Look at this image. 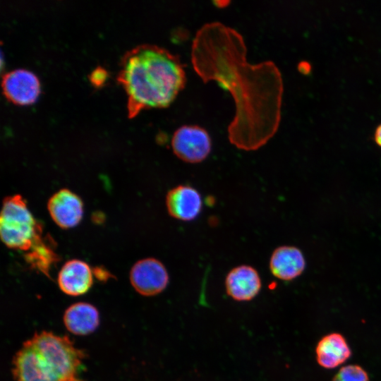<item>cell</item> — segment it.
Here are the masks:
<instances>
[{
	"label": "cell",
	"mask_w": 381,
	"mask_h": 381,
	"mask_svg": "<svg viewBox=\"0 0 381 381\" xmlns=\"http://www.w3.org/2000/svg\"><path fill=\"white\" fill-rule=\"evenodd\" d=\"M242 35L220 22L204 24L191 47V61L206 83L215 80L233 97L236 112L228 126L229 142L256 150L276 133L281 119L283 82L271 61L251 64Z\"/></svg>",
	"instance_id": "6da1fadb"
},
{
	"label": "cell",
	"mask_w": 381,
	"mask_h": 381,
	"mask_svg": "<svg viewBox=\"0 0 381 381\" xmlns=\"http://www.w3.org/2000/svg\"><path fill=\"white\" fill-rule=\"evenodd\" d=\"M117 80L128 96V117L141 110L168 107L184 87V66L180 58L155 44L138 45L121 61Z\"/></svg>",
	"instance_id": "7a4b0ae2"
},
{
	"label": "cell",
	"mask_w": 381,
	"mask_h": 381,
	"mask_svg": "<svg viewBox=\"0 0 381 381\" xmlns=\"http://www.w3.org/2000/svg\"><path fill=\"white\" fill-rule=\"evenodd\" d=\"M42 234V226L35 220L20 195L15 194L4 199L0 235L6 246L27 252Z\"/></svg>",
	"instance_id": "3957f363"
},
{
	"label": "cell",
	"mask_w": 381,
	"mask_h": 381,
	"mask_svg": "<svg viewBox=\"0 0 381 381\" xmlns=\"http://www.w3.org/2000/svg\"><path fill=\"white\" fill-rule=\"evenodd\" d=\"M30 340L61 381H83L80 373L85 352L75 347L67 336L42 331L35 333Z\"/></svg>",
	"instance_id": "277c9868"
},
{
	"label": "cell",
	"mask_w": 381,
	"mask_h": 381,
	"mask_svg": "<svg viewBox=\"0 0 381 381\" xmlns=\"http://www.w3.org/2000/svg\"><path fill=\"white\" fill-rule=\"evenodd\" d=\"M175 156L188 164L203 162L212 149V140L207 131L197 125H183L177 128L171 138Z\"/></svg>",
	"instance_id": "5b68a950"
},
{
	"label": "cell",
	"mask_w": 381,
	"mask_h": 381,
	"mask_svg": "<svg viewBox=\"0 0 381 381\" xmlns=\"http://www.w3.org/2000/svg\"><path fill=\"white\" fill-rule=\"evenodd\" d=\"M130 282L133 289L144 296H154L165 290L169 274L165 265L158 259L146 258L138 260L130 271Z\"/></svg>",
	"instance_id": "8992f818"
},
{
	"label": "cell",
	"mask_w": 381,
	"mask_h": 381,
	"mask_svg": "<svg viewBox=\"0 0 381 381\" xmlns=\"http://www.w3.org/2000/svg\"><path fill=\"white\" fill-rule=\"evenodd\" d=\"M12 372L16 381H61L30 339L14 356Z\"/></svg>",
	"instance_id": "52a82bcc"
},
{
	"label": "cell",
	"mask_w": 381,
	"mask_h": 381,
	"mask_svg": "<svg viewBox=\"0 0 381 381\" xmlns=\"http://www.w3.org/2000/svg\"><path fill=\"white\" fill-rule=\"evenodd\" d=\"M165 206L172 218L181 222H191L200 215L203 202L200 193L195 188L180 184L167 191Z\"/></svg>",
	"instance_id": "ba28073f"
},
{
	"label": "cell",
	"mask_w": 381,
	"mask_h": 381,
	"mask_svg": "<svg viewBox=\"0 0 381 381\" xmlns=\"http://www.w3.org/2000/svg\"><path fill=\"white\" fill-rule=\"evenodd\" d=\"M47 210L54 223L64 229L78 225L84 213L82 199L68 188L60 189L49 198Z\"/></svg>",
	"instance_id": "9c48e42d"
},
{
	"label": "cell",
	"mask_w": 381,
	"mask_h": 381,
	"mask_svg": "<svg viewBox=\"0 0 381 381\" xmlns=\"http://www.w3.org/2000/svg\"><path fill=\"white\" fill-rule=\"evenodd\" d=\"M1 84L5 97L20 105L35 102L40 92L37 77L32 72L24 68L5 73L2 76Z\"/></svg>",
	"instance_id": "30bf717a"
},
{
	"label": "cell",
	"mask_w": 381,
	"mask_h": 381,
	"mask_svg": "<svg viewBox=\"0 0 381 381\" xmlns=\"http://www.w3.org/2000/svg\"><path fill=\"white\" fill-rule=\"evenodd\" d=\"M224 285L227 295L234 301H249L260 293L262 280L254 267L240 265L228 272Z\"/></svg>",
	"instance_id": "8fae6325"
},
{
	"label": "cell",
	"mask_w": 381,
	"mask_h": 381,
	"mask_svg": "<svg viewBox=\"0 0 381 381\" xmlns=\"http://www.w3.org/2000/svg\"><path fill=\"white\" fill-rule=\"evenodd\" d=\"M306 260L298 247L283 245L277 247L269 260L271 274L282 281H292L301 276L306 268Z\"/></svg>",
	"instance_id": "7c38bea8"
},
{
	"label": "cell",
	"mask_w": 381,
	"mask_h": 381,
	"mask_svg": "<svg viewBox=\"0 0 381 381\" xmlns=\"http://www.w3.org/2000/svg\"><path fill=\"white\" fill-rule=\"evenodd\" d=\"M57 283L64 294L78 296L86 294L93 283V271L90 265L78 259L66 261L59 272Z\"/></svg>",
	"instance_id": "4fadbf2b"
},
{
	"label": "cell",
	"mask_w": 381,
	"mask_h": 381,
	"mask_svg": "<svg viewBox=\"0 0 381 381\" xmlns=\"http://www.w3.org/2000/svg\"><path fill=\"white\" fill-rule=\"evenodd\" d=\"M316 361L322 368H335L351 356V349L345 337L337 332L322 337L315 348Z\"/></svg>",
	"instance_id": "5bb4252c"
},
{
	"label": "cell",
	"mask_w": 381,
	"mask_h": 381,
	"mask_svg": "<svg viewBox=\"0 0 381 381\" xmlns=\"http://www.w3.org/2000/svg\"><path fill=\"white\" fill-rule=\"evenodd\" d=\"M66 329L76 335H87L96 330L99 324L98 310L93 305L78 302L70 306L63 317Z\"/></svg>",
	"instance_id": "9a60e30c"
},
{
	"label": "cell",
	"mask_w": 381,
	"mask_h": 381,
	"mask_svg": "<svg viewBox=\"0 0 381 381\" xmlns=\"http://www.w3.org/2000/svg\"><path fill=\"white\" fill-rule=\"evenodd\" d=\"M54 249L52 239L44 238L42 234L26 252L25 260L32 268L49 277L52 265L59 260Z\"/></svg>",
	"instance_id": "2e32d148"
},
{
	"label": "cell",
	"mask_w": 381,
	"mask_h": 381,
	"mask_svg": "<svg viewBox=\"0 0 381 381\" xmlns=\"http://www.w3.org/2000/svg\"><path fill=\"white\" fill-rule=\"evenodd\" d=\"M332 381H369V376L361 366L351 364L341 368Z\"/></svg>",
	"instance_id": "e0dca14e"
},
{
	"label": "cell",
	"mask_w": 381,
	"mask_h": 381,
	"mask_svg": "<svg viewBox=\"0 0 381 381\" xmlns=\"http://www.w3.org/2000/svg\"><path fill=\"white\" fill-rule=\"evenodd\" d=\"M107 78V72L102 68H95L90 74V81L95 86L101 85Z\"/></svg>",
	"instance_id": "ac0fdd59"
},
{
	"label": "cell",
	"mask_w": 381,
	"mask_h": 381,
	"mask_svg": "<svg viewBox=\"0 0 381 381\" xmlns=\"http://www.w3.org/2000/svg\"><path fill=\"white\" fill-rule=\"evenodd\" d=\"M93 271V274L100 281H106L112 275L102 267H95Z\"/></svg>",
	"instance_id": "d6986e66"
},
{
	"label": "cell",
	"mask_w": 381,
	"mask_h": 381,
	"mask_svg": "<svg viewBox=\"0 0 381 381\" xmlns=\"http://www.w3.org/2000/svg\"><path fill=\"white\" fill-rule=\"evenodd\" d=\"M298 68L299 71L305 75L309 74L312 71L311 64L307 61H301L298 64Z\"/></svg>",
	"instance_id": "ffe728a7"
},
{
	"label": "cell",
	"mask_w": 381,
	"mask_h": 381,
	"mask_svg": "<svg viewBox=\"0 0 381 381\" xmlns=\"http://www.w3.org/2000/svg\"><path fill=\"white\" fill-rule=\"evenodd\" d=\"M373 139L375 143L381 147V123L377 126L375 129Z\"/></svg>",
	"instance_id": "44dd1931"
}]
</instances>
